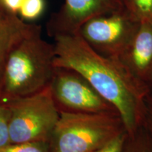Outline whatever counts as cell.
<instances>
[{"label": "cell", "mask_w": 152, "mask_h": 152, "mask_svg": "<svg viewBox=\"0 0 152 152\" xmlns=\"http://www.w3.org/2000/svg\"><path fill=\"white\" fill-rule=\"evenodd\" d=\"M54 38V66L77 71L117 109L127 132L142 124L144 100L149 90L134 79L116 58L95 52L78 33Z\"/></svg>", "instance_id": "obj_1"}, {"label": "cell", "mask_w": 152, "mask_h": 152, "mask_svg": "<svg viewBox=\"0 0 152 152\" xmlns=\"http://www.w3.org/2000/svg\"><path fill=\"white\" fill-rule=\"evenodd\" d=\"M54 47L38 26L15 47L0 77V102L7 104L49 86L54 70Z\"/></svg>", "instance_id": "obj_2"}, {"label": "cell", "mask_w": 152, "mask_h": 152, "mask_svg": "<svg viewBox=\"0 0 152 152\" xmlns=\"http://www.w3.org/2000/svg\"><path fill=\"white\" fill-rule=\"evenodd\" d=\"M125 132L119 115L60 112L48 144L51 152H94Z\"/></svg>", "instance_id": "obj_3"}, {"label": "cell", "mask_w": 152, "mask_h": 152, "mask_svg": "<svg viewBox=\"0 0 152 152\" xmlns=\"http://www.w3.org/2000/svg\"><path fill=\"white\" fill-rule=\"evenodd\" d=\"M7 104L10 143H48L60 114L49 85L40 92Z\"/></svg>", "instance_id": "obj_4"}, {"label": "cell", "mask_w": 152, "mask_h": 152, "mask_svg": "<svg viewBox=\"0 0 152 152\" xmlns=\"http://www.w3.org/2000/svg\"><path fill=\"white\" fill-rule=\"evenodd\" d=\"M49 88L59 113L119 115L114 106L71 68L55 67Z\"/></svg>", "instance_id": "obj_5"}, {"label": "cell", "mask_w": 152, "mask_h": 152, "mask_svg": "<svg viewBox=\"0 0 152 152\" xmlns=\"http://www.w3.org/2000/svg\"><path fill=\"white\" fill-rule=\"evenodd\" d=\"M140 23L124 10L91 18L77 33L95 52L117 58L128 47Z\"/></svg>", "instance_id": "obj_6"}, {"label": "cell", "mask_w": 152, "mask_h": 152, "mask_svg": "<svg viewBox=\"0 0 152 152\" xmlns=\"http://www.w3.org/2000/svg\"><path fill=\"white\" fill-rule=\"evenodd\" d=\"M125 10L124 0H65L47 25L49 35L75 33L94 17Z\"/></svg>", "instance_id": "obj_7"}, {"label": "cell", "mask_w": 152, "mask_h": 152, "mask_svg": "<svg viewBox=\"0 0 152 152\" xmlns=\"http://www.w3.org/2000/svg\"><path fill=\"white\" fill-rule=\"evenodd\" d=\"M116 59L149 90L152 83V23H140L128 47Z\"/></svg>", "instance_id": "obj_8"}, {"label": "cell", "mask_w": 152, "mask_h": 152, "mask_svg": "<svg viewBox=\"0 0 152 152\" xmlns=\"http://www.w3.org/2000/svg\"><path fill=\"white\" fill-rule=\"evenodd\" d=\"M38 26L26 23L18 14L0 8V77L11 51Z\"/></svg>", "instance_id": "obj_9"}, {"label": "cell", "mask_w": 152, "mask_h": 152, "mask_svg": "<svg viewBox=\"0 0 152 152\" xmlns=\"http://www.w3.org/2000/svg\"><path fill=\"white\" fill-rule=\"evenodd\" d=\"M121 152H152V132L143 124L127 132Z\"/></svg>", "instance_id": "obj_10"}, {"label": "cell", "mask_w": 152, "mask_h": 152, "mask_svg": "<svg viewBox=\"0 0 152 152\" xmlns=\"http://www.w3.org/2000/svg\"><path fill=\"white\" fill-rule=\"evenodd\" d=\"M125 9L139 23H152V0H124Z\"/></svg>", "instance_id": "obj_11"}, {"label": "cell", "mask_w": 152, "mask_h": 152, "mask_svg": "<svg viewBox=\"0 0 152 152\" xmlns=\"http://www.w3.org/2000/svg\"><path fill=\"white\" fill-rule=\"evenodd\" d=\"M45 7V0H24L18 14L23 20H33L42 14Z\"/></svg>", "instance_id": "obj_12"}, {"label": "cell", "mask_w": 152, "mask_h": 152, "mask_svg": "<svg viewBox=\"0 0 152 152\" xmlns=\"http://www.w3.org/2000/svg\"><path fill=\"white\" fill-rule=\"evenodd\" d=\"M0 152H51L47 142L10 143L0 147Z\"/></svg>", "instance_id": "obj_13"}, {"label": "cell", "mask_w": 152, "mask_h": 152, "mask_svg": "<svg viewBox=\"0 0 152 152\" xmlns=\"http://www.w3.org/2000/svg\"><path fill=\"white\" fill-rule=\"evenodd\" d=\"M9 109L7 104L0 102V147L10 144L9 132Z\"/></svg>", "instance_id": "obj_14"}, {"label": "cell", "mask_w": 152, "mask_h": 152, "mask_svg": "<svg viewBox=\"0 0 152 152\" xmlns=\"http://www.w3.org/2000/svg\"><path fill=\"white\" fill-rule=\"evenodd\" d=\"M126 134L125 132L119 134L94 152H121Z\"/></svg>", "instance_id": "obj_15"}, {"label": "cell", "mask_w": 152, "mask_h": 152, "mask_svg": "<svg viewBox=\"0 0 152 152\" xmlns=\"http://www.w3.org/2000/svg\"><path fill=\"white\" fill-rule=\"evenodd\" d=\"M144 126L152 132V93L148 92L144 100L143 122Z\"/></svg>", "instance_id": "obj_16"}, {"label": "cell", "mask_w": 152, "mask_h": 152, "mask_svg": "<svg viewBox=\"0 0 152 152\" xmlns=\"http://www.w3.org/2000/svg\"><path fill=\"white\" fill-rule=\"evenodd\" d=\"M23 1L24 0H0V7L13 14H18Z\"/></svg>", "instance_id": "obj_17"}, {"label": "cell", "mask_w": 152, "mask_h": 152, "mask_svg": "<svg viewBox=\"0 0 152 152\" xmlns=\"http://www.w3.org/2000/svg\"><path fill=\"white\" fill-rule=\"evenodd\" d=\"M148 92L152 93V83H151V85H150V87H149V92Z\"/></svg>", "instance_id": "obj_18"}, {"label": "cell", "mask_w": 152, "mask_h": 152, "mask_svg": "<svg viewBox=\"0 0 152 152\" xmlns=\"http://www.w3.org/2000/svg\"><path fill=\"white\" fill-rule=\"evenodd\" d=\"M0 8H1V7H0Z\"/></svg>", "instance_id": "obj_19"}]
</instances>
